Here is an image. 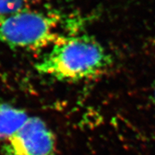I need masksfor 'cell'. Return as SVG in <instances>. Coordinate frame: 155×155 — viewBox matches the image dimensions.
Returning <instances> with one entry per match:
<instances>
[{
    "label": "cell",
    "instance_id": "obj_2",
    "mask_svg": "<svg viewBox=\"0 0 155 155\" xmlns=\"http://www.w3.org/2000/svg\"><path fill=\"white\" fill-rule=\"evenodd\" d=\"M59 18L27 8L0 17V42L12 48L29 51L52 47L68 37L59 32Z\"/></svg>",
    "mask_w": 155,
    "mask_h": 155
},
{
    "label": "cell",
    "instance_id": "obj_1",
    "mask_svg": "<svg viewBox=\"0 0 155 155\" xmlns=\"http://www.w3.org/2000/svg\"><path fill=\"white\" fill-rule=\"evenodd\" d=\"M111 64V55L95 39L72 36L51 47L35 68L60 82H80L100 75Z\"/></svg>",
    "mask_w": 155,
    "mask_h": 155
},
{
    "label": "cell",
    "instance_id": "obj_4",
    "mask_svg": "<svg viewBox=\"0 0 155 155\" xmlns=\"http://www.w3.org/2000/svg\"><path fill=\"white\" fill-rule=\"evenodd\" d=\"M29 118L27 112L0 100V141H6Z\"/></svg>",
    "mask_w": 155,
    "mask_h": 155
},
{
    "label": "cell",
    "instance_id": "obj_6",
    "mask_svg": "<svg viewBox=\"0 0 155 155\" xmlns=\"http://www.w3.org/2000/svg\"><path fill=\"white\" fill-rule=\"evenodd\" d=\"M153 100H154V102H155V85H154V88H153Z\"/></svg>",
    "mask_w": 155,
    "mask_h": 155
},
{
    "label": "cell",
    "instance_id": "obj_5",
    "mask_svg": "<svg viewBox=\"0 0 155 155\" xmlns=\"http://www.w3.org/2000/svg\"><path fill=\"white\" fill-rule=\"evenodd\" d=\"M29 0H0V17L24 10Z\"/></svg>",
    "mask_w": 155,
    "mask_h": 155
},
{
    "label": "cell",
    "instance_id": "obj_3",
    "mask_svg": "<svg viewBox=\"0 0 155 155\" xmlns=\"http://www.w3.org/2000/svg\"><path fill=\"white\" fill-rule=\"evenodd\" d=\"M55 137L45 121L30 117L18 131L4 142L6 155H54Z\"/></svg>",
    "mask_w": 155,
    "mask_h": 155
}]
</instances>
